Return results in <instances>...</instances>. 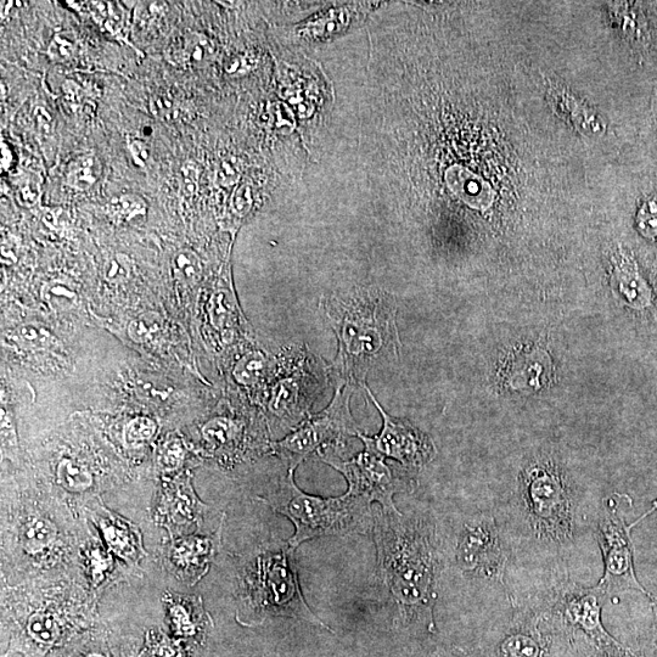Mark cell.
Masks as SVG:
<instances>
[{"instance_id":"6da1fadb","label":"cell","mask_w":657,"mask_h":657,"mask_svg":"<svg viewBox=\"0 0 657 657\" xmlns=\"http://www.w3.org/2000/svg\"><path fill=\"white\" fill-rule=\"evenodd\" d=\"M380 575L404 625L436 631L434 609L441 570L436 525L428 516L373 511Z\"/></svg>"},{"instance_id":"7a4b0ae2","label":"cell","mask_w":657,"mask_h":657,"mask_svg":"<svg viewBox=\"0 0 657 657\" xmlns=\"http://www.w3.org/2000/svg\"><path fill=\"white\" fill-rule=\"evenodd\" d=\"M320 308L338 339L329 368L336 385L363 387L372 370L400 357L397 305L387 292L362 286L335 291L320 299Z\"/></svg>"},{"instance_id":"3957f363","label":"cell","mask_w":657,"mask_h":657,"mask_svg":"<svg viewBox=\"0 0 657 657\" xmlns=\"http://www.w3.org/2000/svg\"><path fill=\"white\" fill-rule=\"evenodd\" d=\"M516 508L526 532L539 544L554 549L574 544L580 505L569 482L550 460H538L522 473Z\"/></svg>"},{"instance_id":"277c9868","label":"cell","mask_w":657,"mask_h":657,"mask_svg":"<svg viewBox=\"0 0 657 657\" xmlns=\"http://www.w3.org/2000/svg\"><path fill=\"white\" fill-rule=\"evenodd\" d=\"M275 513L289 518L295 526V535L288 541L292 549L313 538L348 536L373 530V510L370 505L348 496L320 498L300 490L294 480V470L280 482L277 490L260 498Z\"/></svg>"},{"instance_id":"5b68a950","label":"cell","mask_w":657,"mask_h":657,"mask_svg":"<svg viewBox=\"0 0 657 657\" xmlns=\"http://www.w3.org/2000/svg\"><path fill=\"white\" fill-rule=\"evenodd\" d=\"M247 592L250 605L262 620L267 616L294 617L333 632L313 614L303 598L294 549L288 544L282 552L266 553L257 558L247 577Z\"/></svg>"},{"instance_id":"8992f818","label":"cell","mask_w":657,"mask_h":657,"mask_svg":"<svg viewBox=\"0 0 657 657\" xmlns=\"http://www.w3.org/2000/svg\"><path fill=\"white\" fill-rule=\"evenodd\" d=\"M356 387L336 385L333 401L324 411L310 415L284 440L272 447L282 457L289 470H296L314 453L327 451L329 447L344 445L348 437L357 436L359 430L351 413V398Z\"/></svg>"},{"instance_id":"52a82bcc","label":"cell","mask_w":657,"mask_h":657,"mask_svg":"<svg viewBox=\"0 0 657 657\" xmlns=\"http://www.w3.org/2000/svg\"><path fill=\"white\" fill-rule=\"evenodd\" d=\"M319 457L345 476L348 496L368 505L379 503L386 511H400L393 496L412 491L415 486L412 471L387 463L385 457L368 447L350 460L341 459L330 451L319 453Z\"/></svg>"},{"instance_id":"ba28073f","label":"cell","mask_w":657,"mask_h":657,"mask_svg":"<svg viewBox=\"0 0 657 657\" xmlns=\"http://www.w3.org/2000/svg\"><path fill=\"white\" fill-rule=\"evenodd\" d=\"M509 557L505 536L492 515L471 516L460 527L454 559L466 577L504 586Z\"/></svg>"},{"instance_id":"9c48e42d","label":"cell","mask_w":657,"mask_h":657,"mask_svg":"<svg viewBox=\"0 0 657 657\" xmlns=\"http://www.w3.org/2000/svg\"><path fill=\"white\" fill-rule=\"evenodd\" d=\"M614 503V499H610L604 505L597 522V538L604 561V575L598 587L608 597L614 593L636 591L653 599V595L638 580L634 569L631 529Z\"/></svg>"},{"instance_id":"30bf717a","label":"cell","mask_w":657,"mask_h":657,"mask_svg":"<svg viewBox=\"0 0 657 657\" xmlns=\"http://www.w3.org/2000/svg\"><path fill=\"white\" fill-rule=\"evenodd\" d=\"M330 369L306 348H299L294 367L274 384L268 409L275 417L299 426L310 417L312 404L327 384Z\"/></svg>"},{"instance_id":"8fae6325","label":"cell","mask_w":657,"mask_h":657,"mask_svg":"<svg viewBox=\"0 0 657 657\" xmlns=\"http://www.w3.org/2000/svg\"><path fill=\"white\" fill-rule=\"evenodd\" d=\"M368 393L370 400L383 417L384 425L380 434L375 437H369L358 432L357 437L364 443V447L373 449L381 456L400 463L403 468L417 473L425 465H428L436 457V447L434 441L425 432L414 426L407 419L392 417L385 411L381 404L376 401L374 393L368 385L363 386Z\"/></svg>"},{"instance_id":"7c38bea8","label":"cell","mask_w":657,"mask_h":657,"mask_svg":"<svg viewBox=\"0 0 657 657\" xmlns=\"http://www.w3.org/2000/svg\"><path fill=\"white\" fill-rule=\"evenodd\" d=\"M209 510L190 484L189 477L171 482L162 490L156 504L155 521L170 533L171 539L192 536Z\"/></svg>"},{"instance_id":"4fadbf2b","label":"cell","mask_w":657,"mask_h":657,"mask_svg":"<svg viewBox=\"0 0 657 657\" xmlns=\"http://www.w3.org/2000/svg\"><path fill=\"white\" fill-rule=\"evenodd\" d=\"M222 530L223 520L211 536L171 539L164 554L166 569L185 586L194 587L210 571L211 563L221 549Z\"/></svg>"},{"instance_id":"5bb4252c","label":"cell","mask_w":657,"mask_h":657,"mask_svg":"<svg viewBox=\"0 0 657 657\" xmlns=\"http://www.w3.org/2000/svg\"><path fill=\"white\" fill-rule=\"evenodd\" d=\"M610 282L623 305L637 313H649L656 305V294L640 266L636 254L625 244L610 251Z\"/></svg>"},{"instance_id":"9a60e30c","label":"cell","mask_w":657,"mask_h":657,"mask_svg":"<svg viewBox=\"0 0 657 657\" xmlns=\"http://www.w3.org/2000/svg\"><path fill=\"white\" fill-rule=\"evenodd\" d=\"M608 595L602 588L567 587L554 600L555 609L564 619L605 647L616 645L602 625V609Z\"/></svg>"},{"instance_id":"2e32d148","label":"cell","mask_w":657,"mask_h":657,"mask_svg":"<svg viewBox=\"0 0 657 657\" xmlns=\"http://www.w3.org/2000/svg\"><path fill=\"white\" fill-rule=\"evenodd\" d=\"M89 514L110 553L125 561L126 564L139 565L140 561L146 557L143 536L139 527L132 521L112 513L101 503L89 509Z\"/></svg>"},{"instance_id":"e0dca14e","label":"cell","mask_w":657,"mask_h":657,"mask_svg":"<svg viewBox=\"0 0 657 657\" xmlns=\"http://www.w3.org/2000/svg\"><path fill=\"white\" fill-rule=\"evenodd\" d=\"M553 370V359L547 350L541 346H527L505 363L504 384L510 391L531 395L549 384Z\"/></svg>"},{"instance_id":"ac0fdd59","label":"cell","mask_w":657,"mask_h":657,"mask_svg":"<svg viewBox=\"0 0 657 657\" xmlns=\"http://www.w3.org/2000/svg\"><path fill=\"white\" fill-rule=\"evenodd\" d=\"M61 638L58 617L47 610L33 612L25 623L20 636L13 640V650L26 657H44Z\"/></svg>"},{"instance_id":"d6986e66","label":"cell","mask_w":657,"mask_h":657,"mask_svg":"<svg viewBox=\"0 0 657 657\" xmlns=\"http://www.w3.org/2000/svg\"><path fill=\"white\" fill-rule=\"evenodd\" d=\"M168 620L177 636L196 638L202 636L212 623L211 617L199 597H187L168 592L164 597Z\"/></svg>"},{"instance_id":"ffe728a7","label":"cell","mask_w":657,"mask_h":657,"mask_svg":"<svg viewBox=\"0 0 657 657\" xmlns=\"http://www.w3.org/2000/svg\"><path fill=\"white\" fill-rule=\"evenodd\" d=\"M271 372V361L261 351H252L241 357L233 370V378L241 386L261 384Z\"/></svg>"},{"instance_id":"44dd1931","label":"cell","mask_w":657,"mask_h":657,"mask_svg":"<svg viewBox=\"0 0 657 657\" xmlns=\"http://www.w3.org/2000/svg\"><path fill=\"white\" fill-rule=\"evenodd\" d=\"M56 538L55 526L47 519L36 518L24 526L21 541L27 553L41 554L52 547Z\"/></svg>"},{"instance_id":"7402d4cb","label":"cell","mask_w":657,"mask_h":657,"mask_svg":"<svg viewBox=\"0 0 657 657\" xmlns=\"http://www.w3.org/2000/svg\"><path fill=\"white\" fill-rule=\"evenodd\" d=\"M58 481L71 492H84L93 485V476L86 466L72 459H64L58 466Z\"/></svg>"},{"instance_id":"603a6c76","label":"cell","mask_w":657,"mask_h":657,"mask_svg":"<svg viewBox=\"0 0 657 657\" xmlns=\"http://www.w3.org/2000/svg\"><path fill=\"white\" fill-rule=\"evenodd\" d=\"M239 426L226 417L213 418L202 429V435L210 446L223 448L233 445L239 436Z\"/></svg>"},{"instance_id":"cb8c5ba5","label":"cell","mask_w":657,"mask_h":657,"mask_svg":"<svg viewBox=\"0 0 657 657\" xmlns=\"http://www.w3.org/2000/svg\"><path fill=\"white\" fill-rule=\"evenodd\" d=\"M501 657H541V645L529 631H514L503 640Z\"/></svg>"},{"instance_id":"d4e9b609","label":"cell","mask_w":657,"mask_h":657,"mask_svg":"<svg viewBox=\"0 0 657 657\" xmlns=\"http://www.w3.org/2000/svg\"><path fill=\"white\" fill-rule=\"evenodd\" d=\"M173 271L179 282L192 285L200 279L199 258L190 250H182L173 258Z\"/></svg>"},{"instance_id":"484cf974","label":"cell","mask_w":657,"mask_h":657,"mask_svg":"<svg viewBox=\"0 0 657 657\" xmlns=\"http://www.w3.org/2000/svg\"><path fill=\"white\" fill-rule=\"evenodd\" d=\"M111 217L119 222H131L134 218L142 217L146 213L143 199L136 195L121 196L111 202Z\"/></svg>"},{"instance_id":"4316f807","label":"cell","mask_w":657,"mask_h":657,"mask_svg":"<svg viewBox=\"0 0 657 657\" xmlns=\"http://www.w3.org/2000/svg\"><path fill=\"white\" fill-rule=\"evenodd\" d=\"M161 318L155 313H145L129 324L128 334L138 344L149 342L161 331Z\"/></svg>"},{"instance_id":"83f0119b","label":"cell","mask_w":657,"mask_h":657,"mask_svg":"<svg viewBox=\"0 0 657 657\" xmlns=\"http://www.w3.org/2000/svg\"><path fill=\"white\" fill-rule=\"evenodd\" d=\"M142 657H184L181 647L162 633L150 631Z\"/></svg>"},{"instance_id":"f1b7e54d","label":"cell","mask_w":657,"mask_h":657,"mask_svg":"<svg viewBox=\"0 0 657 657\" xmlns=\"http://www.w3.org/2000/svg\"><path fill=\"white\" fill-rule=\"evenodd\" d=\"M157 426L154 420L138 417L129 421L125 429V441L128 446L139 447L153 440Z\"/></svg>"},{"instance_id":"f546056e","label":"cell","mask_w":657,"mask_h":657,"mask_svg":"<svg viewBox=\"0 0 657 657\" xmlns=\"http://www.w3.org/2000/svg\"><path fill=\"white\" fill-rule=\"evenodd\" d=\"M88 558L94 587L103 586L106 578L111 575L110 572L114 571V559L103 549H93Z\"/></svg>"},{"instance_id":"4dcf8cb0","label":"cell","mask_w":657,"mask_h":657,"mask_svg":"<svg viewBox=\"0 0 657 657\" xmlns=\"http://www.w3.org/2000/svg\"><path fill=\"white\" fill-rule=\"evenodd\" d=\"M185 452L179 438H170L160 447L159 464L164 471H174L181 468Z\"/></svg>"},{"instance_id":"1f68e13d","label":"cell","mask_w":657,"mask_h":657,"mask_svg":"<svg viewBox=\"0 0 657 657\" xmlns=\"http://www.w3.org/2000/svg\"><path fill=\"white\" fill-rule=\"evenodd\" d=\"M70 181L73 187L87 189L95 183L94 159L83 157L81 161L75 162L70 171Z\"/></svg>"},{"instance_id":"d6a6232c","label":"cell","mask_w":657,"mask_h":657,"mask_svg":"<svg viewBox=\"0 0 657 657\" xmlns=\"http://www.w3.org/2000/svg\"><path fill=\"white\" fill-rule=\"evenodd\" d=\"M43 297L55 307L72 306L77 300L76 292L64 283H52L43 291Z\"/></svg>"},{"instance_id":"836d02e7","label":"cell","mask_w":657,"mask_h":657,"mask_svg":"<svg viewBox=\"0 0 657 657\" xmlns=\"http://www.w3.org/2000/svg\"><path fill=\"white\" fill-rule=\"evenodd\" d=\"M20 338L32 347L42 348L50 341L48 331L36 324H25L19 330Z\"/></svg>"},{"instance_id":"e575fe53","label":"cell","mask_w":657,"mask_h":657,"mask_svg":"<svg viewBox=\"0 0 657 657\" xmlns=\"http://www.w3.org/2000/svg\"><path fill=\"white\" fill-rule=\"evenodd\" d=\"M229 305L224 294H216L210 303L211 322L217 329H222L229 317Z\"/></svg>"},{"instance_id":"d590c367","label":"cell","mask_w":657,"mask_h":657,"mask_svg":"<svg viewBox=\"0 0 657 657\" xmlns=\"http://www.w3.org/2000/svg\"><path fill=\"white\" fill-rule=\"evenodd\" d=\"M140 390H142L143 395L148 396L151 400L164 401L172 395L171 387L156 384L154 381L143 384L140 386Z\"/></svg>"},{"instance_id":"8d00e7d4","label":"cell","mask_w":657,"mask_h":657,"mask_svg":"<svg viewBox=\"0 0 657 657\" xmlns=\"http://www.w3.org/2000/svg\"><path fill=\"white\" fill-rule=\"evenodd\" d=\"M650 129L651 133H653L655 144L657 145V94L654 100L653 111H651Z\"/></svg>"},{"instance_id":"74e56055","label":"cell","mask_w":657,"mask_h":657,"mask_svg":"<svg viewBox=\"0 0 657 657\" xmlns=\"http://www.w3.org/2000/svg\"><path fill=\"white\" fill-rule=\"evenodd\" d=\"M655 511H657V498L655 499V502L653 503V507H651V509L649 511H647V513H645V515L642 516V518H639L636 522H634L633 525H630V529L632 530L633 526H636L638 524V522L642 521L644 518H647V516H649L650 514L655 513Z\"/></svg>"},{"instance_id":"f35d334b","label":"cell","mask_w":657,"mask_h":657,"mask_svg":"<svg viewBox=\"0 0 657 657\" xmlns=\"http://www.w3.org/2000/svg\"><path fill=\"white\" fill-rule=\"evenodd\" d=\"M651 600H653V604H654V608H655L656 626H657V599L653 597V599H651Z\"/></svg>"},{"instance_id":"ab89813d","label":"cell","mask_w":657,"mask_h":657,"mask_svg":"<svg viewBox=\"0 0 657 657\" xmlns=\"http://www.w3.org/2000/svg\"><path fill=\"white\" fill-rule=\"evenodd\" d=\"M84 657H104V656L101 655V654H95V653H93V654H88V655H86V656H84Z\"/></svg>"}]
</instances>
